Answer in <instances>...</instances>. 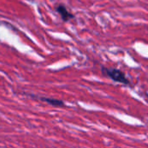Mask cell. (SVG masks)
Listing matches in <instances>:
<instances>
[{
    "instance_id": "obj_1",
    "label": "cell",
    "mask_w": 148,
    "mask_h": 148,
    "mask_svg": "<svg viewBox=\"0 0 148 148\" xmlns=\"http://www.w3.org/2000/svg\"><path fill=\"white\" fill-rule=\"evenodd\" d=\"M103 71L106 74L108 77H110L112 80H114L118 83H121V84H125V85L129 84V81L126 79L124 72H122L121 71H119L118 69L103 68Z\"/></svg>"
},
{
    "instance_id": "obj_2",
    "label": "cell",
    "mask_w": 148,
    "mask_h": 148,
    "mask_svg": "<svg viewBox=\"0 0 148 148\" xmlns=\"http://www.w3.org/2000/svg\"><path fill=\"white\" fill-rule=\"evenodd\" d=\"M57 12L61 16V18L64 22H66V21L73 18V17H74L71 12H68V10L66 9V7L64 5H59L57 6Z\"/></svg>"
},
{
    "instance_id": "obj_3",
    "label": "cell",
    "mask_w": 148,
    "mask_h": 148,
    "mask_svg": "<svg viewBox=\"0 0 148 148\" xmlns=\"http://www.w3.org/2000/svg\"><path fill=\"white\" fill-rule=\"evenodd\" d=\"M40 100L45 102V103H48V104H51V106H64V102L59 100V99H51V98H45V97H41L39 98Z\"/></svg>"
}]
</instances>
